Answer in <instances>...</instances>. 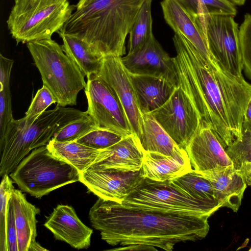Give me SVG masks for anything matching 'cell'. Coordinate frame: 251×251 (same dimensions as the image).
Returning <instances> with one entry per match:
<instances>
[{"label":"cell","instance_id":"6da1fadb","mask_svg":"<svg viewBox=\"0 0 251 251\" xmlns=\"http://www.w3.org/2000/svg\"><path fill=\"white\" fill-rule=\"evenodd\" d=\"M179 86L196 108L201 122L215 132L225 149L242 136V125L251 98V84L205 59L180 33L173 37Z\"/></svg>","mask_w":251,"mask_h":251},{"label":"cell","instance_id":"7a4b0ae2","mask_svg":"<svg viewBox=\"0 0 251 251\" xmlns=\"http://www.w3.org/2000/svg\"><path fill=\"white\" fill-rule=\"evenodd\" d=\"M92 226L112 246L108 251H172L180 242L205 238L207 215L147 210L99 198L90 208Z\"/></svg>","mask_w":251,"mask_h":251},{"label":"cell","instance_id":"3957f363","mask_svg":"<svg viewBox=\"0 0 251 251\" xmlns=\"http://www.w3.org/2000/svg\"><path fill=\"white\" fill-rule=\"evenodd\" d=\"M146 0H94L76 9L59 32L84 42L96 55L122 57L125 41Z\"/></svg>","mask_w":251,"mask_h":251},{"label":"cell","instance_id":"277c9868","mask_svg":"<svg viewBox=\"0 0 251 251\" xmlns=\"http://www.w3.org/2000/svg\"><path fill=\"white\" fill-rule=\"evenodd\" d=\"M87 113L58 105L46 110L35 121L13 119L0 138V175L13 172L29 152L46 145L63 126Z\"/></svg>","mask_w":251,"mask_h":251},{"label":"cell","instance_id":"5b68a950","mask_svg":"<svg viewBox=\"0 0 251 251\" xmlns=\"http://www.w3.org/2000/svg\"><path fill=\"white\" fill-rule=\"evenodd\" d=\"M26 46L41 76L43 85L53 94L57 104H76L79 92L84 89V75L64 52L61 46L51 39L32 41Z\"/></svg>","mask_w":251,"mask_h":251},{"label":"cell","instance_id":"8992f818","mask_svg":"<svg viewBox=\"0 0 251 251\" xmlns=\"http://www.w3.org/2000/svg\"><path fill=\"white\" fill-rule=\"evenodd\" d=\"M7 20L8 29L17 43L51 39L69 19L76 5L68 0H18Z\"/></svg>","mask_w":251,"mask_h":251},{"label":"cell","instance_id":"52a82bcc","mask_svg":"<svg viewBox=\"0 0 251 251\" xmlns=\"http://www.w3.org/2000/svg\"><path fill=\"white\" fill-rule=\"evenodd\" d=\"M80 175L75 167L54 155L46 145L33 150L10 176L22 191L41 199L60 187L79 181Z\"/></svg>","mask_w":251,"mask_h":251},{"label":"cell","instance_id":"ba28073f","mask_svg":"<svg viewBox=\"0 0 251 251\" xmlns=\"http://www.w3.org/2000/svg\"><path fill=\"white\" fill-rule=\"evenodd\" d=\"M121 204L144 209L209 217L220 208L184 195L170 181H156L146 178Z\"/></svg>","mask_w":251,"mask_h":251},{"label":"cell","instance_id":"9c48e42d","mask_svg":"<svg viewBox=\"0 0 251 251\" xmlns=\"http://www.w3.org/2000/svg\"><path fill=\"white\" fill-rule=\"evenodd\" d=\"M200 20L213 59L230 74L242 76L239 28L234 16L209 14Z\"/></svg>","mask_w":251,"mask_h":251},{"label":"cell","instance_id":"30bf717a","mask_svg":"<svg viewBox=\"0 0 251 251\" xmlns=\"http://www.w3.org/2000/svg\"><path fill=\"white\" fill-rule=\"evenodd\" d=\"M88 114L99 129L124 136L133 133L125 110L112 89L98 75L87 78L84 88Z\"/></svg>","mask_w":251,"mask_h":251},{"label":"cell","instance_id":"8fae6325","mask_svg":"<svg viewBox=\"0 0 251 251\" xmlns=\"http://www.w3.org/2000/svg\"><path fill=\"white\" fill-rule=\"evenodd\" d=\"M151 113L178 147L184 150L201 124L196 108L180 86L163 105Z\"/></svg>","mask_w":251,"mask_h":251},{"label":"cell","instance_id":"7c38bea8","mask_svg":"<svg viewBox=\"0 0 251 251\" xmlns=\"http://www.w3.org/2000/svg\"><path fill=\"white\" fill-rule=\"evenodd\" d=\"M144 178L141 169L125 171L89 167L80 173L79 181L99 198L122 203Z\"/></svg>","mask_w":251,"mask_h":251},{"label":"cell","instance_id":"4fadbf2b","mask_svg":"<svg viewBox=\"0 0 251 251\" xmlns=\"http://www.w3.org/2000/svg\"><path fill=\"white\" fill-rule=\"evenodd\" d=\"M121 61L130 74L161 77L176 88L179 86L173 57L164 50L153 33L140 47L121 57Z\"/></svg>","mask_w":251,"mask_h":251},{"label":"cell","instance_id":"5bb4252c","mask_svg":"<svg viewBox=\"0 0 251 251\" xmlns=\"http://www.w3.org/2000/svg\"><path fill=\"white\" fill-rule=\"evenodd\" d=\"M98 76L112 89L118 98L133 133L139 137L141 131L143 114L128 72L121 61V57H103Z\"/></svg>","mask_w":251,"mask_h":251},{"label":"cell","instance_id":"9a60e30c","mask_svg":"<svg viewBox=\"0 0 251 251\" xmlns=\"http://www.w3.org/2000/svg\"><path fill=\"white\" fill-rule=\"evenodd\" d=\"M193 170L204 171L233 165L213 130L204 122L185 149Z\"/></svg>","mask_w":251,"mask_h":251},{"label":"cell","instance_id":"2e32d148","mask_svg":"<svg viewBox=\"0 0 251 251\" xmlns=\"http://www.w3.org/2000/svg\"><path fill=\"white\" fill-rule=\"evenodd\" d=\"M164 18L175 33L183 35L206 59H214L209 51L199 17L180 0H162Z\"/></svg>","mask_w":251,"mask_h":251},{"label":"cell","instance_id":"e0dca14e","mask_svg":"<svg viewBox=\"0 0 251 251\" xmlns=\"http://www.w3.org/2000/svg\"><path fill=\"white\" fill-rule=\"evenodd\" d=\"M44 225L56 240L74 248L87 249L90 246L93 230L81 221L72 206L58 205Z\"/></svg>","mask_w":251,"mask_h":251},{"label":"cell","instance_id":"ac0fdd59","mask_svg":"<svg viewBox=\"0 0 251 251\" xmlns=\"http://www.w3.org/2000/svg\"><path fill=\"white\" fill-rule=\"evenodd\" d=\"M144 153L138 137L132 133L115 145L103 149L96 162L90 167L139 171L142 167Z\"/></svg>","mask_w":251,"mask_h":251},{"label":"cell","instance_id":"d6986e66","mask_svg":"<svg viewBox=\"0 0 251 251\" xmlns=\"http://www.w3.org/2000/svg\"><path fill=\"white\" fill-rule=\"evenodd\" d=\"M195 171L210 182L214 195L222 207H227L234 212L238 211L247 185L233 165L211 170Z\"/></svg>","mask_w":251,"mask_h":251},{"label":"cell","instance_id":"ffe728a7","mask_svg":"<svg viewBox=\"0 0 251 251\" xmlns=\"http://www.w3.org/2000/svg\"><path fill=\"white\" fill-rule=\"evenodd\" d=\"M129 74L142 114L151 113L161 107L176 88L161 77Z\"/></svg>","mask_w":251,"mask_h":251},{"label":"cell","instance_id":"44dd1931","mask_svg":"<svg viewBox=\"0 0 251 251\" xmlns=\"http://www.w3.org/2000/svg\"><path fill=\"white\" fill-rule=\"evenodd\" d=\"M192 170L188 156H173L145 151L141 172L144 178L165 181L179 177Z\"/></svg>","mask_w":251,"mask_h":251},{"label":"cell","instance_id":"7402d4cb","mask_svg":"<svg viewBox=\"0 0 251 251\" xmlns=\"http://www.w3.org/2000/svg\"><path fill=\"white\" fill-rule=\"evenodd\" d=\"M10 200L14 210L18 251H28L36 242V215L40 213V210L26 200L21 190L15 188Z\"/></svg>","mask_w":251,"mask_h":251},{"label":"cell","instance_id":"603a6c76","mask_svg":"<svg viewBox=\"0 0 251 251\" xmlns=\"http://www.w3.org/2000/svg\"><path fill=\"white\" fill-rule=\"evenodd\" d=\"M138 138L144 151L173 156H188L185 150L178 147L151 113L143 114L142 128Z\"/></svg>","mask_w":251,"mask_h":251},{"label":"cell","instance_id":"cb8c5ba5","mask_svg":"<svg viewBox=\"0 0 251 251\" xmlns=\"http://www.w3.org/2000/svg\"><path fill=\"white\" fill-rule=\"evenodd\" d=\"M57 33L63 42V50L76 64L84 76L88 78L98 75L103 57L95 54L82 40L59 31Z\"/></svg>","mask_w":251,"mask_h":251},{"label":"cell","instance_id":"d4e9b609","mask_svg":"<svg viewBox=\"0 0 251 251\" xmlns=\"http://www.w3.org/2000/svg\"><path fill=\"white\" fill-rule=\"evenodd\" d=\"M47 146L54 155L71 164L80 173L94 164L103 150L89 147L76 141L60 142L52 138Z\"/></svg>","mask_w":251,"mask_h":251},{"label":"cell","instance_id":"484cf974","mask_svg":"<svg viewBox=\"0 0 251 251\" xmlns=\"http://www.w3.org/2000/svg\"><path fill=\"white\" fill-rule=\"evenodd\" d=\"M169 181L178 191L192 199L222 207L210 182L193 169Z\"/></svg>","mask_w":251,"mask_h":251},{"label":"cell","instance_id":"4316f807","mask_svg":"<svg viewBox=\"0 0 251 251\" xmlns=\"http://www.w3.org/2000/svg\"><path fill=\"white\" fill-rule=\"evenodd\" d=\"M13 63V60L0 54V138L14 119L10 91V77Z\"/></svg>","mask_w":251,"mask_h":251},{"label":"cell","instance_id":"83f0119b","mask_svg":"<svg viewBox=\"0 0 251 251\" xmlns=\"http://www.w3.org/2000/svg\"><path fill=\"white\" fill-rule=\"evenodd\" d=\"M152 1L146 0L143 2L131 26L129 32L128 53L132 52L140 47L152 34Z\"/></svg>","mask_w":251,"mask_h":251},{"label":"cell","instance_id":"f1b7e54d","mask_svg":"<svg viewBox=\"0 0 251 251\" xmlns=\"http://www.w3.org/2000/svg\"><path fill=\"white\" fill-rule=\"evenodd\" d=\"M200 19L211 15H228L235 16L237 10L234 5L226 0H180Z\"/></svg>","mask_w":251,"mask_h":251},{"label":"cell","instance_id":"f546056e","mask_svg":"<svg viewBox=\"0 0 251 251\" xmlns=\"http://www.w3.org/2000/svg\"><path fill=\"white\" fill-rule=\"evenodd\" d=\"M97 128L94 120L87 113L80 118L65 125L54 134L52 138L60 142L76 141Z\"/></svg>","mask_w":251,"mask_h":251},{"label":"cell","instance_id":"4dcf8cb0","mask_svg":"<svg viewBox=\"0 0 251 251\" xmlns=\"http://www.w3.org/2000/svg\"><path fill=\"white\" fill-rule=\"evenodd\" d=\"M0 187V251H7L6 225L8 212L9 202L13 189L14 188L12 180L8 176H2Z\"/></svg>","mask_w":251,"mask_h":251},{"label":"cell","instance_id":"1f68e13d","mask_svg":"<svg viewBox=\"0 0 251 251\" xmlns=\"http://www.w3.org/2000/svg\"><path fill=\"white\" fill-rule=\"evenodd\" d=\"M125 137L111 130L97 128L77 139L76 141L94 149L102 150L115 145Z\"/></svg>","mask_w":251,"mask_h":251},{"label":"cell","instance_id":"d6a6232c","mask_svg":"<svg viewBox=\"0 0 251 251\" xmlns=\"http://www.w3.org/2000/svg\"><path fill=\"white\" fill-rule=\"evenodd\" d=\"M226 151L236 169L251 161V133L242 132L241 137L226 148Z\"/></svg>","mask_w":251,"mask_h":251},{"label":"cell","instance_id":"836d02e7","mask_svg":"<svg viewBox=\"0 0 251 251\" xmlns=\"http://www.w3.org/2000/svg\"><path fill=\"white\" fill-rule=\"evenodd\" d=\"M239 39L243 69L251 79V14L247 13L239 27Z\"/></svg>","mask_w":251,"mask_h":251},{"label":"cell","instance_id":"e575fe53","mask_svg":"<svg viewBox=\"0 0 251 251\" xmlns=\"http://www.w3.org/2000/svg\"><path fill=\"white\" fill-rule=\"evenodd\" d=\"M56 100L50 89L45 85L39 89L25 114V117L35 121Z\"/></svg>","mask_w":251,"mask_h":251},{"label":"cell","instance_id":"d590c367","mask_svg":"<svg viewBox=\"0 0 251 251\" xmlns=\"http://www.w3.org/2000/svg\"><path fill=\"white\" fill-rule=\"evenodd\" d=\"M7 251H18V238L13 206L9 200L6 225Z\"/></svg>","mask_w":251,"mask_h":251},{"label":"cell","instance_id":"8d00e7d4","mask_svg":"<svg viewBox=\"0 0 251 251\" xmlns=\"http://www.w3.org/2000/svg\"><path fill=\"white\" fill-rule=\"evenodd\" d=\"M251 133V98L248 103L242 125V133Z\"/></svg>","mask_w":251,"mask_h":251},{"label":"cell","instance_id":"74e56055","mask_svg":"<svg viewBox=\"0 0 251 251\" xmlns=\"http://www.w3.org/2000/svg\"><path fill=\"white\" fill-rule=\"evenodd\" d=\"M242 175L247 186H251V161L242 164L237 169Z\"/></svg>","mask_w":251,"mask_h":251},{"label":"cell","instance_id":"f35d334b","mask_svg":"<svg viewBox=\"0 0 251 251\" xmlns=\"http://www.w3.org/2000/svg\"><path fill=\"white\" fill-rule=\"evenodd\" d=\"M48 251L47 249H45L42 247L38 243L36 242L33 244L29 249L28 251Z\"/></svg>","mask_w":251,"mask_h":251},{"label":"cell","instance_id":"ab89813d","mask_svg":"<svg viewBox=\"0 0 251 251\" xmlns=\"http://www.w3.org/2000/svg\"><path fill=\"white\" fill-rule=\"evenodd\" d=\"M93 0H79L76 5V9H80L83 7L88 5Z\"/></svg>","mask_w":251,"mask_h":251},{"label":"cell","instance_id":"60d3db41","mask_svg":"<svg viewBox=\"0 0 251 251\" xmlns=\"http://www.w3.org/2000/svg\"><path fill=\"white\" fill-rule=\"evenodd\" d=\"M233 5H244L246 0H226Z\"/></svg>","mask_w":251,"mask_h":251},{"label":"cell","instance_id":"b9f144b4","mask_svg":"<svg viewBox=\"0 0 251 251\" xmlns=\"http://www.w3.org/2000/svg\"><path fill=\"white\" fill-rule=\"evenodd\" d=\"M48 1H61L64 0H46Z\"/></svg>","mask_w":251,"mask_h":251},{"label":"cell","instance_id":"7bdbcfd3","mask_svg":"<svg viewBox=\"0 0 251 251\" xmlns=\"http://www.w3.org/2000/svg\"><path fill=\"white\" fill-rule=\"evenodd\" d=\"M250 251H251V248L249 249Z\"/></svg>","mask_w":251,"mask_h":251},{"label":"cell","instance_id":"ee69618b","mask_svg":"<svg viewBox=\"0 0 251 251\" xmlns=\"http://www.w3.org/2000/svg\"><path fill=\"white\" fill-rule=\"evenodd\" d=\"M18 0H14L15 2L17 1Z\"/></svg>","mask_w":251,"mask_h":251}]
</instances>
